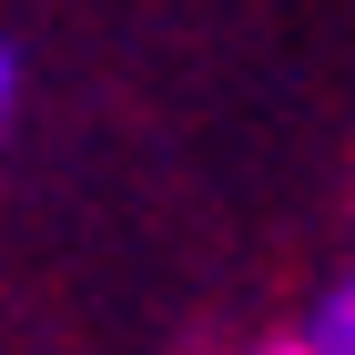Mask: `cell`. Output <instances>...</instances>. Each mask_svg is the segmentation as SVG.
Listing matches in <instances>:
<instances>
[{"label": "cell", "mask_w": 355, "mask_h": 355, "mask_svg": "<svg viewBox=\"0 0 355 355\" xmlns=\"http://www.w3.org/2000/svg\"><path fill=\"white\" fill-rule=\"evenodd\" d=\"M315 355H355V274L325 295V315H315V335H304Z\"/></svg>", "instance_id": "obj_1"}, {"label": "cell", "mask_w": 355, "mask_h": 355, "mask_svg": "<svg viewBox=\"0 0 355 355\" xmlns=\"http://www.w3.org/2000/svg\"><path fill=\"white\" fill-rule=\"evenodd\" d=\"M10 92H21V61H10V41H0V122H10Z\"/></svg>", "instance_id": "obj_2"}, {"label": "cell", "mask_w": 355, "mask_h": 355, "mask_svg": "<svg viewBox=\"0 0 355 355\" xmlns=\"http://www.w3.org/2000/svg\"><path fill=\"white\" fill-rule=\"evenodd\" d=\"M264 355H315V345H304V335H284V345H264Z\"/></svg>", "instance_id": "obj_3"}]
</instances>
